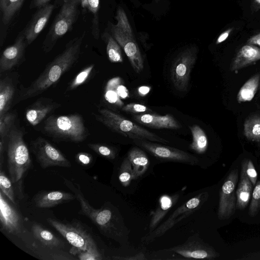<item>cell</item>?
Masks as SVG:
<instances>
[{
	"instance_id": "cell-1",
	"label": "cell",
	"mask_w": 260,
	"mask_h": 260,
	"mask_svg": "<svg viewBox=\"0 0 260 260\" xmlns=\"http://www.w3.org/2000/svg\"><path fill=\"white\" fill-rule=\"evenodd\" d=\"M85 33L71 40L63 51L48 64L40 76L28 86L21 87L16 94L14 105L35 97L56 83L78 60Z\"/></svg>"
},
{
	"instance_id": "cell-2",
	"label": "cell",
	"mask_w": 260,
	"mask_h": 260,
	"mask_svg": "<svg viewBox=\"0 0 260 260\" xmlns=\"http://www.w3.org/2000/svg\"><path fill=\"white\" fill-rule=\"evenodd\" d=\"M41 131L56 141L74 143L84 141L89 135L82 116L78 114L50 115L44 121Z\"/></svg>"
},
{
	"instance_id": "cell-3",
	"label": "cell",
	"mask_w": 260,
	"mask_h": 260,
	"mask_svg": "<svg viewBox=\"0 0 260 260\" xmlns=\"http://www.w3.org/2000/svg\"><path fill=\"white\" fill-rule=\"evenodd\" d=\"M7 168L13 184L21 181L32 166L28 149L24 140V132L15 125L8 134L6 143Z\"/></svg>"
},
{
	"instance_id": "cell-4",
	"label": "cell",
	"mask_w": 260,
	"mask_h": 260,
	"mask_svg": "<svg viewBox=\"0 0 260 260\" xmlns=\"http://www.w3.org/2000/svg\"><path fill=\"white\" fill-rule=\"evenodd\" d=\"M30 231L35 240L31 252L38 258L44 260L76 259L70 251L65 250L67 244L64 241L40 223H32Z\"/></svg>"
},
{
	"instance_id": "cell-5",
	"label": "cell",
	"mask_w": 260,
	"mask_h": 260,
	"mask_svg": "<svg viewBox=\"0 0 260 260\" xmlns=\"http://www.w3.org/2000/svg\"><path fill=\"white\" fill-rule=\"evenodd\" d=\"M116 19V24H109L110 34L124 50L134 70L140 73L144 68V60L127 16L121 7L117 10Z\"/></svg>"
},
{
	"instance_id": "cell-6",
	"label": "cell",
	"mask_w": 260,
	"mask_h": 260,
	"mask_svg": "<svg viewBox=\"0 0 260 260\" xmlns=\"http://www.w3.org/2000/svg\"><path fill=\"white\" fill-rule=\"evenodd\" d=\"M63 179L64 184L74 192L79 201L81 213L88 217L103 235L114 239L120 235V231L116 224L117 220L116 216L110 209L106 208H94L84 198L79 184L66 178Z\"/></svg>"
},
{
	"instance_id": "cell-7",
	"label": "cell",
	"mask_w": 260,
	"mask_h": 260,
	"mask_svg": "<svg viewBox=\"0 0 260 260\" xmlns=\"http://www.w3.org/2000/svg\"><path fill=\"white\" fill-rule=\"evenodd\" d=\"M94 114L95 119L109 129L134 140H146L168 143L169 141L106 108Z\"/></svg>"
},
{
	"instance_id": "cell-8",
	"label": "cell",
	"mask_w": 260,
	"mask_h": 260,
	"mask_svg": "<svg viewBox=\"0 0 260 260\" xmlns=\"http://www.w3.org/2000/svg\"><path fill=\"white\" fill-rule=\"evenodd\" d=\"M80 6L81 0H63L43 42L42 48L45 53L50 52L57 42L72 29L80 13Z\"/></svg>"
},
{
	"instance_id": "cell-9",
	"label": "cell",
	"mask_w": 260,
	"mask_h": 260,
	"mask_svg": "<svg viewBox=\"0 0 260 260\" xmlns=\"http://www.w3.org/2000/svg\"><path fill=\"white\" fill-rule=\"evenodd\" d=\"M46 220L72 246L70 249L71 254L76 256L78 252L85 251L103 259L91 235L80 223H64L52 218Z\"/></svg>"
},
{
	"instance_id": "cell-10",
	"label": "cell",
	"mask_w": 260,
	"mask_h": 260,
	"mask_svg": "<svg viewBox=\"0 0 260 260\" xmlns=\"http://www.w3.org/2000/svg\"><path fill=\"white\" fill-rule=\"evenodd\" d=\"M8 198L0 191L1 230L8 234L20 239L26 247L32 251L35 238L26 228L20 212L10 202Z\"/></svg>"
},
{
	"instance_id": "cell-11",
	"label": "cell",
	"mask_w": 260,
	"mask_h": 260,
	"mask_svg": "<svg viewBox=\"0 0 260 260\" xmlns=\"http://www.w3.org/2000/svg\"><path fill=\"white\" fill-rule=\"evenodd\" d=\"M30 148L36 160L43 169L52 167L70 168L71 162L57 148L43 137L32 140Z\"/></svg>"
},
{
	"instance_id": "cell-12",
	"label": "cell",
	"mask_w": 260,
	"mask_h": 260,
	"mask_svg": "<svg viewBox=\"0 0 260 260\" xmlns=\"http://www.w3.org/2000/svg\"><path fill=\"white\" fill-rule=\"evenodd\" d=\"M197 57V49L192 47L180 52L174 60L171 69V78L178 90H186Z\"/></svg>"
},
{
	"instance_id": "cell-13",
	"label": "cell",
	"mask_w": 260,
	"mask_h": 260,
	"mask_svg": "<svg viewBox=\"0 0 260 260\" xmlns=\"http://www.w3.org/2000/svg\"><path fill=\"white\" fill-rule=\"evenodd\" d=\"M203 193L189 199L175 211L163 223L142 239L144 243H149L162 236L166 232L184 218L189 216L200 207Z\"/></svg>"
},
{
	"instance_id": "cell-14",
	"label": "cell",
	"mask_w": 260,
	"mask_h": 260,
	"mask_svg": "<svg viewBox=\"0 0 260 260\" xmlns=\"http://www.w3.org/2000/svg\"><path fill=\"white\" fill-rule=\"evenodd\" d=\"M134 142L160 160L191 165H197L199 162L198 158L194 155L175 148L152 143L146 140H134Z\"/></svg>"
},
{
	"instance_id": "cell-15",
	"label": "cell",
	"mask_w": 260,
	"mask_h": 260,
	"mask_svg": "<svg viewBox=\"0 0 260 260\" xmlns=\"http://www.w3.org/2000/svg\"><path fill=\"white\" fill-rule=\"evenodd\" d=\"M238 179V169L232 170L222 185L219 195L218 217L228 219L235 212L236 207L235 189Z\"/></svg>"
},
{
	"instance_id": "cell-16",
	"label": "cell",
	"mask_w": 260,
	"mask_h": 260,
	"mask_svg": "<svg viewBox=\"0 0 260 260\" xmlns=\"http://www.w3.org/2000/svg\"><path fill=\"white\" fill-rule=\"evenodd\" d=\"M27 46L23 30H22L18 34L14 43L7 47L1 54V74L11 70L20 63L21 60L24 58L25 49Z\"/></svg>"
},
{
	"instance_id": "cell-17",
	"label": "cell",
	"mask_w": 260,
	"mask_h": 260,
	"mask_svg": "<svg viewBox=\"0 0 260 260\" xmlns=\"http://www.w3.org/2000/svg\"><path fill=\"white\" fill-rule=\"evenodd\" d=\"M184 257L194 259H212L217 256L214 250L195 236L189 238L184 244L169 249Z\"/></svg>"
},
{
	"instance_id": "cell-18",
	"label": "cell",
	"mask_w": 260,
	"mask_h": 260,
	"mask_svg": "<svg viewBox=\"0 0 260 260\" xmlns=\"http://www.w3.org/2000/svg\"><path fill=\"white\" fill-rule=\"evenodd\" d=\"M55 7L54 4L49 3L38 9L33 15L23 29L28 46L38 38L45 27Z\"/></svg>"
},
{
	"instance_id": "cell-19",
	"label": "cell",
	"mask_w": 260,
	"mask_h": 260,
	"mask_svg": "<svg viewBox=\"0 0 260 260\" xmlns=\"http://www.w3.org/2000/svg\"><path fill=\"white\" fill-rule=\"evenodd\" d=\"M61 106L51 99L40 98L26 109V119L30 124L36 126Z\"/></svg>"
},
{
	"instance_id": "cell-20",
	"label": "cell",
	"mask_w": 260,
	"mask_h": 260,
	"mask_svg": "<svg viewBox=\"0 0 260 260\" xmlns=\"http://www.w3.org/2000/svg\"><path fill=\"white\" fill-rule=\"evenodd\" d=\"M17 74L8 75L0 80V116L9 112L16 91Z\"/></svg>"
},
{
	"instance_id": "cell-21",
	"label": "cell",
	"mask_w": 260,
	"mask_h": 260,
	"mask_svg": "<svg viewBox=\"0 0 260 260\" xmlns=\"http://www.w3.org/2000/svg\"><path fill=\"white\" fill-rule=\"evenodd\" d=\"M76 199L75 194L60 190L43 191L37 193L33 198L37 207L49 208Z\"/></svg>"
},
{
	"instance_id": "cell-22",
	"label": "cell",
	"mask_w": 260,
	"mask_h": 260,
	"mask_svg": "<svg viewBox=\"0 0 260 260\" xmlns=\"http://www.w3.org/2000/svg\"><path fill=\"white\" fill-rule=\"evenodd\" d=\"M133 118L137 122L153 128H168L177 129L181 125L170 114L158 115L151 113H142L134 115Z\"/></svg>"
},
{
	"instance_id": "cell-23",
	"label": "cell",
	"mask_w": 260,
	"mask_h": 260,
	"mask_svg": "<svg viewBox=\"0 0 260 260\" xmlns=\"http://www.w3.org/2000/svg\"><path fill=\"white\" fill-rule=\"evenodd\" d=\"M104 97L109 104L122 108L124 103L122 101L128 97V91L122 83L119 77H115L108 81L105 86Z\"/></svg>"
},
{
	"instance_id": "cell-24",
	"label": "cell",
	"mask_w": 260,
	"mask_h": 260,
	"mask_svg": "<svg viewBox=\"0 0 260 260\" xmlns=\"http://www.w3.org/2000/svg\"><path fill=\"white\" fill-rule=\"evenodd\" d=\"M260 60V48L253 45L242 46L231 63L230 70L235 71L245 68Z\"/></svg>"
},
{
	"instance_id": "cell-25",
	"label": "cell",
	"mask_w": 260,
	"mask_h": 260,
	"mask_svg": "<svg viewBox=\"0 0 260 260\" xmlns=\"http://www.w3.org/2000/svg\"><path fill=\"white\" fill-rule=\"evenodd\" d=\"M246 161L247 160L242 162L240 180L236 190V207L240 210L245 209L247 206L253 187L246 173Z\"/></svg>"
},
{
	"instance_id": "cell-26",
	"label": "cell",
	"mask_w": 260,
	"mask_h": 260,
	"mask_svg": "<svg viewBox=\"0 0 260 260\" xmlns=\"http://www.w3.org/2000/svg\"><path fill=\"white\" fill-rule=\"evenodd\" d=\"M180 194L176 193L172 196L163 195L159 200V204L152 214L150 224L149 233L154 230L163 218L178 200Z\"/></svg>"
},
{
	"instance_id": "cell-27",
	"label": "cell",
	"mask_w": 260,
	"mask_h": 260,
	"mask_svg": "<svg viewBox=\"0 0 260 260\" xmlns=\"http://www.w3.org/2000/svg\"><path fill=\"white\" fill-rule=\"evenodd\" d=\"M133 169V180L142 176L149 166V160L146 153L138 147H134L128 151L127 156Z\"/></svg>"
},
{
	"instance_id": "cell-28",
	"label": "cell",
	"mask_w": 260,
	"mask_h": 260,
	"mask_svg": "<svg viewBox=\"0 0 260 260\" xmlns=\"http://www.w3.org/2000/svg\"><path fill=\"white\" fill-rule=\"evenodd\" d=\"M25 0H0L1 24L8 25L21 8Z\"/></svg>"
},
{
	"instance_id": "cell-29",
	"label": "cell",
	"mask_w": 260,
	"mask_h": 260,
	"mask_svg": "<svg viewBox=\"0 0 260 260\" xmlns=\"http://www.w3.org/2000/svg\"><path fill=\"white\" fill-rule=\"evenodd\" d=\"M260 75L255 74L241 87L237 96L238 103L251 101L254 96L259 85Z\"/></svg>"
},
{
	"instance_id": "cell-30",
	"label": "cell",
	"mask_w": 260,
	"mask_h": 260,
	"mask_svg": "<svg viewBox=\"0 0 260 260\" xmlns=\"http://www.w3.org/2000/svg\"><path fill=\"white\" fill-rule=\"evenodd\" d=\"M100 0H81L82 9L90 13L92 19V35L95 39H98L100 35L99 11Z\"/></svg>"
},
{
	"instance_id": "cell-31",
	"label": "cell",
	"mask_w": 260,
	"mask_h": 260,
	"mask_svg": "<svg viewBox=\"0 0 260 260\" xmlns=\"http://www.w3.org/2000/svg\"><path fill=\"white\" fill-rule=\"evenodd\" d=\"M189 128L192 137L190 148L199 154L205 153L208 145L205 133L201 127L196 124L189 126Z\"/></svg>"
},
{
	"instance_id": "cell-32",
	"label": "cell",
	"mask_w": 260,
	"mask_h": 260,
	"mask_svg": "<svg viewBox=\"0 0 260 260\" xmlns=\"http://www.w3.org/2000/svg\"><path fill=\"white\" fill-rule=\"evenodd\" d=\"M106 43V51L109 60L113 63L123 62L121 47L112 36L106 31L102 36Z\"/></svg>"
},
{
	"instance_id": "cell-33",
	"label": "cell",
	"mask_w": 260,
	"mask_h": 260,
	"mask_svg": "<svg viewBox=\"0 0 260 260\" xmlns=\"http://www.w3.org/2000/svg\"><path fill=\"white\" fill-rule=\"evenodd\" d=\"M244 135L251 141H260V114H254L246 119L244 123Z\"/></svg>"
},
{
	"instance_id": "cell-34",
	"label": "cell",
	"mask_w": 260,
	"mask_h": 260,
	"mask_svg": "<svg viewBox=\"0 0 260 260\" xmlns=\"http://www.w3.org/2000/svg\"><path fill=\"white\" fill-rule=\"evenodd\" d=\"M17 117L15 112H8L0 116V138L1 140L6 141L10 131L15 125Z\"/></svg>"
},
{
	"instance_id": "cell-35",
	"label": "cell",
	"mask_w": 260,
	"mask_h": 260,
	"mask_svg": "<svg viewBox=\"0 0 260 260\" xmlns=\"http://www.w3.org/2000/svg\"><path fill=\"white\" fill-rule=\"evenodd\" d=\"M118 175L119 180L124 187L128 186L133 180V169L131 162L127 156L121 163Z\"/></svg>"
},
{
	"instance_id": "cell-36",
	"label": "cell",
	"mask_w": 260,
	"mask_h": 260,
	"mask_svg": "<svg viewBox=\"0 0 260 260\" xmlns=\"http://www.w3.org/2000/svg\"><path fill=\"white\" fill-rule=\"evenodd\" d=\"M94 68V64H91L82 70L70 83L66 91L74 90L84 84L89 78Z\"/></svg>"
},
{
	"instance_id": "cell-37",
	"label": "cell",
	"mask_w": 260,
	"mask_h": 260,
	"mask_svg": "<svg viewBox=\"0 0 260 260\" xmlns=\"http://www.w3.org/2000/svg\"><path fill=\"white\" fill-rule=\"evenodd\" d=\"M0 172V188L3 193L8 198L11 203L16 204L14 190L13 182L1 169Z\"/></svg>"
},
{
	"instance_id": "cell-38",
	"label": "cell",
	"mask_w": 260,
	"mask_h": 260,
	"mask_svg": "<svg viewBox=\"0 0 260 260\" xmlns=\"http://www.w3.org/2000/svg\"><path fill=\"white\" fill-rule=\"evenodd\" d=\"M89 148L98 154L110 159H113L116 156V151L109 146L100 143H88Z\"/></svg>"
},
{
	"instance_id": "cell-39",
	"label": "cell",
	"mask_w": 260,
	"mask_h": 260,
	"mask_svg": "<svg viewBox=\"0 0 260 260\" xmlns=\"http://www.w3.org/2000/svg\"><path fill=\"white\" fill-rule=\"evenodd\" d=\"M260 210V180L257 181L252 192V199L249 208V214L255 216Z\"/></svg>"
},
{
	"instance_id": "cell-40",
	"label": "cell",
	"mask_w": 260,
	"mask_h": 260,
	"mask_svg": "<svg viewBox=\"0 0 260 260\" xmlns=\"http://www.w3.org/2000/svg\"><path fill=\"white\" fill-rule=\"evenodd\" d=\"M122 111L131 113H144L151 110L145 105L137 103H129L121 108Z\"/></svg>"
},
{
	"instance_id": "cell-41",
	"label": "cell",
	"mask_w": 260,
	"mask_h": 260,
	"mask_svg": "<svg viewBox=\"0 0 260 260\" xmlns=\"http://www.w3.org/2000/svg\"><path fill=\"white\" fill-rule=\"evenodd\" d=\"M246 173L252 185H255L257 180V174L252 162L250 160H247Z\"/></svg>"
},
{
	"instance_id": "cell-42",
	"label": "cell",
	"mask_w": 260,
	"mask_h": 260,
	"mask_svg": "<svg viewBox=\"0 0 260 260\" xmlns=\"http://www.w3.org/2000/svg\"><path fill=\"white\" fill-rule=\"evenodd\" d=\"M77 161L83 165L89 164L92 160V156L86 152H80L76 156Z\"/></svg>"
},
{
	"instance_id": "cell-43",
	"label": "cell",
	"mask_w": 260,
	"mask_h": 260,
	"mask_svg": "<svg viewBox=\"0 0 260 260\" xmlns=\"http://www.w3.org/2000/svg\"><path fill=\"white\" fill-rule=\"evenodd\" d=\"M52 0H31L29 8L32 9H39L48 4Z\"/></svg>"
},
{
	"instance_id": "cell-44",
	"label": "cell",
	"mask_w": 260,
	"mask_h": 260,
	"mask_svg": "<svg viewBox=\"0 0 260 260\" xmlns=\"http://www.w3.org/2000/svg\"><path fill=\"white\" fill-rule=\"evenodd\" d=\"M117 259H127V260H144L147 259L144 254L142 252H140L134 256L126 257H115Z\"/></svg>"
},
{
	"instance_id": "cell-45",
	"label": "cell",
	"mask_w": 260,
	"mask_h": 260,
	"mask_svg": "<svg viewBox=\"0 0 260 260\" xmlns=\"http://www.w3.org/2000/svg\"><path fill=\"white\" fill-rule=\"evenodd\" d=\"M248 44L260 46V33L251 37L247 41Z\"/></svg>"
},
{
	"instance_id": "cell-46",
	"label": "cell",
	"mask_w": 260,
	"mask_h": 260,
	"mask_svg": "<svg viewBox=\"0 0 260 260\" xmlns=\"http://www.w3.org/2000/svg\"><path fill=\"white\" fill-rule=\"evenodd\" d=\"M232 29H229L223 33H222L218 38L216 41V44H219L224 41H225L229 36V34L231 32Z\"/></svg>"
},
{
	"instance_id": "cell-47",
	"label": "cell",
	"mask_w": 260,
	"mask_h": 260,
	"mask_svg": "<svg viewBox=\"0 0 260 260\" xmlns=\"http://www.w3.org/2000/svg\"><path fill=\"white\" fill-rule=\"evenodd\" d=\"M150 88L148 86H142L139 88V93L142 96L146 95L149 92Z\"/></svg>"
},
{
	"instance_id": "cell-48",
	"label": "cell",
	"mask_w": 260,
	"mask_h": 260,
	"mask_svg": "<svg viewBox=\"0 0 260 260\" xmlns=\"http://www.w3.org/2000/svg\"><path fill=\"white\" fill-rule=\"evenodd\" d=\"M255 1L259 4H260V0H255Z\"/></svg>"
},
{
	"instance_id": "cell-49",
	"label": "cell",
	"mask_w": 260,
	"mask_h": 260,
	"mask_svg": "<svg viewBox=\"0 0 260 260\" xmlns=\"http://www.w3.org/2000/svg\"><path fill=\"white\" fill-rule=\"evenodd\" d=\"M157 1H158V0H157Z\"/></svg>"
}]
</instances>
